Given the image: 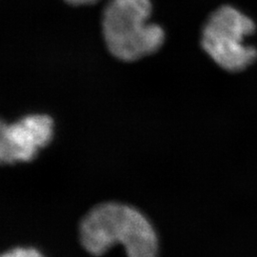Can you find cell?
<instances>
[{"instance_id": "obj_4", "label": "cell", "mask_w": 257, "mask_h": 257, "mask_svg": "<svg viewBox=\"0 0 257 257\" xmlns=\"http://www.w3.org/2000/svg\"><path fill=\"white\" fill-rule=\"evenodd\" d=\"M7 136L16 162H30L54 136V121L46 114H30L7 125Z\"/></svg>"}, {"instance_id": "obj_2", "label": "cell", "mask_w": 257, "mask_h": 257, "mask_svg": "<svg viewBox=\"0 0 257 257\" xmlns=\"http://www.w3.org/2000/svg\"><path fill=\"white\" fill-rule=\"evenodd\" d=\"M150 0H110L102 18L103 36L108 50L122 61H136L157 52L165 35L149 22Z\"/></svg>"}, {"instance_id": "obj_3", "label": "cell", "mask_w": 257, "mask_h": 257, "mask_svg": "<svg viewBox=\"0 0 257 257\" xmlns=\"http://www.w3.org/2000/svg\"><path fill=\"white\" fill-rule=\"evenodd\" d=\"M254 30V23L248 17L230 6H223L211 15L204 28L202 46L223 69L240 72L257 58L256 50L244 45V39Z\"/></svg>"}, {"instance_id": "obj_1", "label": "cell", "mask_w": 257, "mask_h": 257, "mask_svg": "<svg viewBox=\"0 0 257 257\" xmlns=\"http://www.w3.org/2000/svg\"><path fill=\"white\" fill-rule=\"evenodd\" d=\"M85 248L101 256L115 244L124 246L128 257H158L159 239L151 221L126 204L102 203L89 211L79 226Z\"/></svg>"}, {"instance_id": "obj_7", "label": "cell", "mask_w": 257, "mask_h": 257, "mask_svg": "<svg viewBox=\"0 0 257 257\" xmlns=\"http://www.w3.org/2000/svg\"><path fill=\"white\" fill-rule=\"evenodd\" d=\"M68 4L73 6H86V5H92L98 2L99 0H65Z\"/></svg>"}, {"instance_id": "obj_5", "label": "cell", "mask_w": 257, "mask_h": 257, "mask_svg": "<svg viewBox=\"0 0 257 257\" xmlns=\"http://www.w3.org/2000/svg\"><path fill=\"white\" fill-rule=\"evenodd\" d=\"M7 123L0 119V165L15 163L7 136Z\"/></svg>"}, {"instance_id": "obj_6", "label": "cell", "mask_w": 257, "mask_h": 257, "mask_svg": "<svg viewBox=\"0 0 257 257\" xmlns=\"http://www.w3.org/2000/svg\"><path fill=\"white\" fill-rule=\"evenodd\" d=\"M0 257H44L33 248H16L0 254Z\"/></svg>"}]
</instances>
